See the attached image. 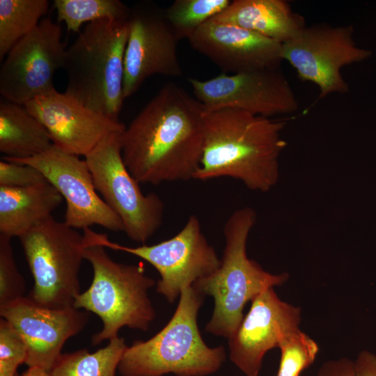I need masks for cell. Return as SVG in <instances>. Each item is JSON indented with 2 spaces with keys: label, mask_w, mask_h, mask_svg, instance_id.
I'll return each instance as SVG.
<instances>
[{
  "label": "cell",
  "mask_w": 376,
  "mask_h": 376,
  "mask_svg": "<svg viewBox=\"0 0 376 376\" xmlns=\"http://www.w3.org/2000/svg\"><path fill=\"white\" fill-rule=\"evenodd\" d=\"M204 108L180 86L169 83L122 134V156L139 183L194 179L203 143Z\"/></svg>",
  "instance_id": "6da1fadb"
},
{
  "label": "cell",
  "mask_w": 376,
  "mask_h": 376,
  "mask_svg": "<svg viewBox=\"0 0 376 376\" xmlns=\"http://www.w3.org/2000/svg\"><path fill=\"white\" fill-rule=\"evenodd\" d=\"M284 123L243 111H205L201 164L194 179L231 178L248 189L266 192L279 179L286 146Z\"/></svg>",
  "instance_id": "7a4b0ae2"
},
{
  "label": "cell",
  "mask_w": 376,
  "mask_h": 376,
  "mask_svg": "<svg viewBox=\"0 0 376 376\" xmlns=\"http://www.w3.org/2000/svg\"><path fill=\"white\" fill-rule=\"evenodd\" d=\"M256 211L250 207L235 210L224 224L225 246L219 267L197 280L193 287L214 299V309L205 330L229 338L241 323L245 305L268 288L285 283L287 272L272 274L247 257L246 242L256 223Z\"/></svg>",
  "instance_id": "3957f363"
},
{
  "label": "cell",
  "mask_w": 376,
  "mask_h": 376,
  "mask_svg": "<svg viewBox=\"0 0 376 376\" xmlns=\"http://www.w3.org/2000/svg\"><path fill=\"white\" fill-rule=\"evenodd\" d=\"M203 295L192 285L182 290L168 323L147 340H136L125 350L118 367L121 376H207L226 360L223 346L209 347L197 322Z\"/></svg>",
  "instance_id": "277c9868"
},
{
  "label": "cell",
  "mask_w": 376,
  "mask_h": 376,
  "mask_svg": "<svg viewBox=\"0 0 376 376\" xmlns=\"http://www.w3.org/2000/svg\"><path fill=\"white\" fill-rule=\"evenodd\" d=\"M127 21L100 19L86 24L65 49V93L88 108L119 121L125 100L124 58Z\"/></svg>",
  "instance_id": "5b68a950"
},
{
  "label": "cell",
  "mask_w": 376,
  "mask_h": 376,
  "mask_svg": "<svg viewBox=\"0 0 376 376\" xmlns=\"http://www.w3.org/2000/svg\"><path fill=\"white\" fill-rule=\"evenodd\" d=\"M86 246L84 257L92 266L93 280L73 306L94 313L102 320V328L93 336V345L117 338L124 327L147 331L156 317L148 297L155 281L146 274L143 265L119 263L105 247Z\"/></svg>",
  "instance_id": "8992f818"
},
{
  "label": "cell",
  "mask_w": 376,
  "mask_h": 376,
  "mask_svg": "<svg viewBox=\"0 0 376 376\" xmlns=\"http://www.w3.org/2000/svg\"><path fill=\"white\" fill-rule=\"evenodd\" d=\"M19 239L34 281L29 297L49 308L74 306L85 259L83 234L52 215Z\"/></svg>",
  "instance_id": "52a82bcc"
},
{
  "label": "cell",
  "mask_w": 376,
  "mask_h": 376,
  "mask_svg": "<svg viewBox=\"0 0 376 376\" xmlns=\"http://www.w3.org/2000/svg\"><path fill=\"white\" fill-rule=\"evenodd\" d=\"M124 132V131H123ZM106 135L84 157L96 190L120 219L131 240L146 243L160 228L164 205L155 194H144L122 156V134Z\"/></svg>",
  "instance_id": "ba28073f"
},
{
  "label": "cell",
  "mask_w": 376,
  "mask_h": 376,
  "mask_svg": "<svg viewBox=\"0 0 376 376\" xmlns=\"http://www.w3.org/2000/svg\"><path fill=\"white\" fill-rule=\"evenodd\" d=\"M86 244H97L126 252L148 262L158 272L156 290L169 303L180 297L183 288L218 269L221 260L202 232L198 218L189 217L183 228L173 237L152 245L131 247L110 241L107 235L91 228L83 230Z\"/></svg>",
  "instance_id": "9c48e42d"
},
{
  "label": "cell",
  "mask_w": 376,
  "mask_h": 376,
  "mask_svg": "<svg viewBox=\"0 0 376 376\" xmlns=\"http://www.w3.org/2000/svg\"><path fill=\"white\" fill-rule=\"evenodd\" d=\"M352 26L318 24L306 26L282 44V58L299 78L319 88V99L331 93L345 94L349 86L341 69L366 58L369 53L358 47Z\"/></svg>",
  "instance_id": "30bf717a"
},
{
  "label": "cell",
  "mask_w": 376,
  "mask_h": 376,
  "mask_svg": "<svg viewBox=\"0 0 376 376\" xmlns=\"http://www.w3.org/2000/svg\"><path fill=\"white\" fill-rule=\"evenodd\" d=\"M187 81L194 97L207 111L231 109L271 118L294 113L299 108L295 94L279 68Z\"/></svg>",
  "instance_id": "8fae6325"
},
{
  "label": "cell",
  "mask_w": 376,
  "mask_h": 376,
  "mask_svg": "<svg viewBox=\"0 0 376 376\" xmlns=\"http://www.w3.org/2000/svg\"><path fill=\"white\" fill-rule=\"evenodd\" d=\"M65 49L61 26L44 17L4 57L0 68L2 97L24 105L55 88L54 77L63 68Z\"/></svg>",
  "instance_id": "7c38bea8"
},
{
  "label": "cell",
  "mask_w": 376,
  "mask_h": 376,
  "mask_svg": "<svg viewBox=\"0 0 376 376\" xmlns=\"http://www.w3.org/2000/svg\"><path fill=\"white\" fill-rule=\"evenodd\" d=\"M3 158L32 166L42 173L65 201L64 222L68 226L84 230L98 225L112 231L124 232L120 219L98 194L85 159L54 144L33 157Z\"/></svg>",
  "instance_id": "4fadbf2b"
},
{
  "label": "cell",
  "mask_w": 376,
  "mask_h": 376,
  "mask_svg": "<svg viewBox=\"0 0 376 376\" xmlns=\"http://www.w3.org/2000/svg\"><path fill=\"white\" fill-rule=\"evenodd\" d=\"M124 58L125 99L134 94L154 75L178 77L182 70L178 56L179 39L164 10L150 3L130 8Z\"/></svg>",
  "instance_id": "5bb4252c"
},
{
  "label": "cell",
  "mask_w": 376,
  "mask_h": 376,
  "mask_svg": "<svg viewBox=\"0 0 376 376\" xmlns=\"http://www.w3.org/2000/svg\"><path fill=\"white\" fill-rule=\"evenodd\" d=\"M299 307L282 301L274 288L256 296L249 312L228 338L229 358L246 376H258L263 359L299 328Z\"/></svg>",
  "instance_id": "9a60e30c"
},
{
  "label": "cell",
  "mask_w": 376,
  "mask_h": 376,
  "mask_svg": "<svg viewBox=\"0 0 376 376\" xmlns=\"http://www.w3.org/2000/svg\"><path fill=\"white\" fill-rule=\"evenodd\" d=\"M0 315L24 340L28 350L25 363L49 371L65 343L85 327L89 314L74 306L46 307L28 296L1 308Z\"/></svg>",
  "instance_id": "2e32d148"
},
{
  "label": "cell",
  "mask_w": 376,
  "mask_h": 376,
  "mask_svg": "<svg viewBox=\"0 0 376 376\" xmlns=\"http://www.w3.org/2000/svg\"><path fill=\"white\" fill-rule=\"evenodd\" d=\"M24 105L47 129L54 145L77 156L85 157L106 135L126 127L55 88Z\"/></svg>",
  "instance_id": "e0dca14e"
},
{
  "label": "cell",
  "mask_w": 376,
  "mask_h": 376,
  "mask_svg": "<svg viewBox=\"0 0 376 376\" xmlns=\"http://www.w3.org/2000/svg\"><path fill=\"white\" fill-rule=\"evenodd\" d=\"M188 40L194 49L225 74L278 68L283 61L281 43L212 19L200 26Z\"/></svg>",
  "instance_id": "ac0fdd59"
},
{
  "label": "cell",
  "mask_w": 376,
  "mask_h": 376,
  "mask_svg": "<svg viewBox=\"0 0 376 376\" xmlns=\"http://www.w3.org/2000/svg\"><path fill=\"white\" fill-rule=\"evenodd\" d=\"M212 19L246 29L281 44L306 26L284 0H235Z\"/></svg>",
  "instance_id": "d6986e66"
},
{
  "label": "cell",
  "mask_w": 376,
  "mask_h": 376,
  "mask_svg": "<svg viewBox=\"0 0 376 376\" xmlns=\"http://www.w3.org/2000/svg\"><path fill=\"white\" fill-rule=\"evenodd\" d=\"M62 201L48 181L22 187L0 186V235L20 237L52 216Z\"/></svg>",
  "instance_id": "ffe728a7"
},
{
  "label": "cell",
  "mask_w": 376,
  "mask_h": 376,
  "mask_svg": "<svg viewBox=\"0 0 376 376\" xmlns=\"http://www.w3.org/2000/svg\"><path fill=\"white\" fill-rule=\"evenodd\" d=\"M52 145L47 129L24 105L1 99L0 152L3 157H33Z\"/></svg>",
  "instance_id": "44dd1931"
},
{
  "label": "cell",
  "mask_w": 376,
  "mask_h": 376,
  "mask_svg": "<svg viewBox=\"0 0 376 376\" xmlns=\"http://www.w3.org/2000/svg\"><path fill=\"white\" fill-rule=\"evenodd\" d=\"M127 347L124 338L118 336L93 353L84 349L61 354L49 370L50 375L116 376Z\"/></svg>",
  "instance_id": "7402d4cb"
},
{
  "label": "cell",
  "mask_w": 376,
  "mask_h": 376,
  "mask_svg": "<svg viewBox=\"0 0 376 376\" xmlns=\"http://www.w3.org/2000/svg\"><path fill=\"white\" fill-rule=\"evenodd\" d=\"M47 0H0V60L45 17Z\"/></svg>",
  "instance_id": "603a6c76"
},
{
  "label": "cell",
  "mask_w": 376,
  "mask_h": 376,
  "mask_svg": "<svg viewBox=\"0 0 376 376\" xmlns=\"http://www.w3.org/2000/svg\"><path fill=\"white\" fill-rule=\"evenodd\" d=\"M58 22L68 31L79 33L84 23L100 19L127 21L130 8L118 0H54Z\"/></svg>",
  "instance_id": "cb8c5ba5"
},
{
  "label": "cell",
  "mask_w": 376,
  "mask_h": 376,
  "mask_svg": "<svg viewBox=\"0 0 376 376\" xmlns=\"http://www.w3.org/2000/svg\"><path fill=\"white\" fill-rule=\"evenodd\" d=\"M230 1L176 0L164 10V15L179 40L189 39L204 23L223 11Z\"/></svg>",
  "instance_id": "d4e9b609"
},
{
  "label": "cell",
  "mask_w": 376,
  "mask_h": 376,
  "mask_svg": "<svg viewBox=\"0 0 376 376\" xmlns=\"http://www.w3.org/2000/svg\"><path fill=\"white\" fill-rule=\"evenodd\" d=\"M281 359L276 376H299L315 361L318 343L299 328L290 332L281 342Z\"/></svg>",
  "instance_id": "484cf974"
},
{
  "label": "cell",
  "mask_w": 376,
  "mask_h": 376,
  "mask_svg": "<svg viewBox=\"0 0 376 376\" xmlns=\"http://www.w3.org/2000/svg\"><path fill=\"white\" fill-rule=\"evenodd\" d=\"M26 282L15 260L11 238L0 235V308L24 297Z\"/></svg>",
  "instance_id": "4316f807"
},
{
  "label": "cell",
  "mask_w": 376,
  "mask_h": 376,
  "mask_svg": "<svg viewBox=\"0 0 376 376\" xmlns=\"http://www.w3.org/2000/svg\"><path fill=\"white\" fill-rule=\"evenodd\" d=\"M27 347L17 330L0 319V376H18L19 365L26 363Z\"/></svg>",
  "instance_id": "83f0119b"
},
{
  "label": "cell",
  "mask_w": 376,
  "mask_h": 376,
  "mask_svg": "<svg viewBox=\"0 0 376 376\" xmlns=\"http://www.w3.org/2000/svg\"><path fill=\"white\" fill-rule=\"evenodd\" d=\"M47 181L35 167L2 158L0 161V186L22 187Z\"/></svg>",
  "instance_id": "f1b7e54d"
},
{
  "label": "cell",
  "mask_w": 376,
  "mask_h": 376,
  "mask_svg": "<svg viewBox=\"0 0 376 376\" xmlns=\"http://www.w3.org/2000/svg\"><path fill=\"white\" fill-rule=\"evenodd\" d=\"M317 376H355L354 361L344 357L327 361L320 367Z\"/></svg>",
  "instance_id": "f546056e"
},
{
  "label": "cell",
  "mask_w": 376,
  "mask_h": 376,
  "mask_svg": "<svg viewBox=\"0 0 376 376\" xmlns=\"http://www.w3.org/2000/svg\"><path fill=\"white\" fill-rule=\"evenodd\" d=\"M355 376H376V355L362 350L354 361Z\"/></svg>",
  "instance_id": "4dcf8cb0"
},
{
  "label": "cell",
  "mask_w": 376,
  "mask_h": 376,
  "mask_svg": "<svg viewBox=\"0 0 376 376\" xmlns=\"http://www.w3.org/2000/svg\"><path fill=\"white\" fill-rule=\"evenodd\" d=\"M18 376H51L49 371L38 368V367H29V368L24 371L22 375Z\"/></svg>",
  "instance_id": "1f68e13d"
}]
</instances>
